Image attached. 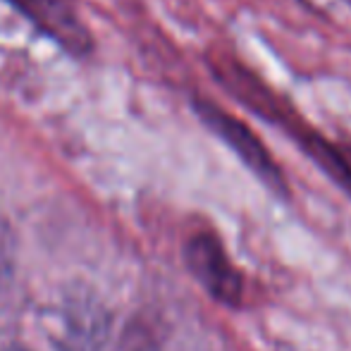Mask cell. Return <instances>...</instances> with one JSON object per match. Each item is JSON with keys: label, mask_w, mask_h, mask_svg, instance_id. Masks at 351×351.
Segmentation results:
<instances>
[{"label": "cell", "mask_w": 351, "mask_h": 351, "mask_svg": "<svg viewBox=\"0 0 351 351\" xmlns=\"http://www.w3.org/2000/svg\"><path fill=\"white\" fill-rule=\"evenodd\" d=\"M14 263H17V239H14V230L10 227V222L0 215V291L12 280Z\"/></svg>", "instance_id": "cell-6"}, {"label": "cell", "mask_w": 351, "mask_h": 351, "mask_svg": "<svg viewBox=\"0 0 351 351\" xmlns=\"http://www.w3.org/2000/svg\"><path fill=\"white\" fill-rule=\"evenodd\" d=\"M191 110L201 120V125L210 132L213 136H217L241 162L244 167L270 191L273 196L287 201L291 196L289 182H287L285 170L280 167V162L275 160V156L268 151L265 141L251 130L249 122H244L241 117L232 115L230 110L220 106V103L210 101V98L191 96Z\"/></svg>", "instance_id": "cell-2"}, {"label": "cell", "mask_w": 351, "mask_h": 351, "mask_svg": "<svg viewBox=\"0 0 351 351\" xmlns=\"http://www.w3.org/2000/svg\"><path fill=\"white\" fill-rule=\"evenodd\" d=\"M3 351H29V349H24V347H19V344H12V347H5Z\"/></svg>", "instance_id": "cell-7"}, {"label": "cell", "mask_w": 351, "mask_h": 351, "mask_svg": "<svg viewBox=\"0 0 351 351\" xmlns=\"http://www.w3.org/2000/svg\"><path fill=\"white\" fill-rule=\"evenodd\" d=\"M184 261L194 280L225 306H239L244 296V278L227 256L222 241L210 232L194 234L184 246Z\"/></svg>", "instance_id": "cell-4"}, {"label": "cell", "mask_w": 351, "mask_h": 351, "mask_svg": "<svg viewBox=\"0 0 351 351\" xmlns=\"http://www.w3.org/2000/svg\"><path fill=\"white\" fill-rule=\"evenodd\" d=\"M206 62H208L213 79L234 101H239L244 108H249L261 120L280 127L344 194L351 196V156L347 148L339 146L330 136H325L318 127L308 125L280 93H275V88H270L258 74L249 70L234 56L208 53Z\"/></svg>", "instance_id": "cell-1"}, {"label": "cell", "mask_w": 351, "mask_h": 351, "mask_svg": "<svg viewBox=\"0 0 351 351\" xmlns=\"http://www.w3.org/2000/svg\"><path fill=\"white\" fill-rule=\"evenodd\" d=\"M10 3L67 53L86 56L91 51V32L82 22L70 0H10Z\"/></svg>", "instance_id": "cell-5"}, {"label": "cell", "mask_w": 351, "mask_h": 351, "mask_svg": "<svg viewBox=\"0 0 351 351\" xmlns=\"http://www.w3.org/2000/svg\"><path fill=\"white\" fill-rule=\"evenodd\" d=\"M41 328L56 351H101L112 315L93 291L70 289L41 311Z\"/></svg>", "instance_id": "cell-3"}]
</instances>
